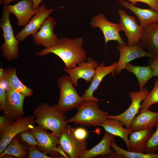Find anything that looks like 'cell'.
<instances>
[{
  "label": "cell",
  "mask_w": 158,
  "mask_h": 158,
  "mask_svg": "<svg viewBox=\"0 0 158 158\" xmlns=\"http://www.w3.org/2000/svg\"><path fill=\"white\" fill-rule=\"evenodd\" d=\"M83 40L81 37L58 39L53 47L45 48L36 52L37 56H43L50 53L58 56L64 62L65 68H73L87 59V53L83 47Z\"/></svg>",
  "instance_id": "cell-1"
},
{
  "label": "cell",
  "mask_w": 158,
  "mask_h": 158,
  "mask_svg": "<svg viewBox=\"0 0 158 158\" xmlns=\"http://www.w3.org/2000/svg\"><path fill=\"white\" fill-rule=\"evenodd\" d=\"M33 114L35 123L45 130H51L59 138L67 124L66 116L47 102L38 105Z\"/></svg>",
  "instance_id": "cell-2"
},
{
  "label": "cell",
  "mask_w": 158,
  "mask_h": 158,
  "mask_svg": "<svg viewBox=\"0 0 158 158\" xmlns=\"http://www.w3.org/2000/svg\"><path fill=\"white\" fill-rule=\"evenodd\" d=\"M76 108L78 110L77 114L66 120L67 124L73 123L77 125L99 126L109 116L107 112L99 108L97 101L85 100Z\"/></svg>",
  "instance_id": "cell-3"
},
{
  "label": "cell",
  "mask_w": 158,
  "mask_h": 158,
  "mask_svg": "<svg viewBox=\"0 0 158 158\" xmlns=\"http://www.w3.org/2000/svg\"><path fill=\"white\" fill-rule=\"evenodd\" d=\"M57 83L59 99L53 106L61 113L64 114L72 108H76L84 101L74 88L69 75H65L59 78Z\"/></svg>",
  "instance_id": "cell-4"
},
{
  "label": "cell",
  "mask_w": 158,
  "mask_h": 158,
  "mask_svg": "<svg viewBox=\"0 0 158 158\" xmlns=\"http://www.w3.org/2000/svg\"><path fill=\"white\" fill-rule=\"evenodd\" d=\"M10 14L4 6L0 20V27L3 31L4 41L1 46L0 50L5 59L8 61L16 59L19 56L20 42L14 35L9 18Z\"/></svg>",
  "instance_id": "cell-5"
},
{
  "label": "cell",
  "mask_w": 158,
  "mask_h": 158,
  "mask_svg": "<svg viewBox=\"0 0 158 158\" xmlns=\"http://www.w3.org/2000/svg\"><path fill=\"white\" fill-rule=\"evenodd\" d=\"M35 116H22L15 119L11 124L0 130V154L2 153L12 140L18 134L35 127Z\"/></svg>",
  "instance_id": "cell-6"
},
{
  "label": "cell",
  "mask_w": 158,
  "mask_h": 158,
  "mask_svg": "<svg viewBox=\"0 0 158 158\" xmlns=\"http://www.w3.org/2000/svg\"><path fill=\"white\" fill-rule=\"evenodd\" d=\"M59 144L71 158H80L87 150L86 140L77 139L74 135L73 128L67 124L59 138Z\"/></svg>",
  "instance_id": "cell-7"
},
{
  "label": "cell",
  "mask_w": 158,
  "mask_h": 158,
  "mask_svg": "<svg viewBox=\"0 0 158 158\" xmlns=\"http://www.w3.org/2000/svg\"><path fill=\"white\" fill-rule=\"evenodd\" d=\"M149 93L145 87L139 91H131L128 95L131 102L128 108L124 112L117 115H109L107 118L119 120L124 124L126 128L130 129L133 118L139 113L141 107V102Z\"/></svg>",
  "instance_id": "cell-8"
},
{
  "label": "cell",
  "mask_w": 158,
  "mask_h": 158,
  "mask_svg": "<svg viewBox=\"0 0 158 158\" xmlns=\"http://www.w3.org/2000/svg\"><path fill=\"white\" fill-rule=\"evenodd\" d=\"M90 24L92 27L101 30L104 36L106 47L108 42L111 40L117 41L120 44H126L120 34V32L122 31L120 24L109 21L103 14L99 13L93 17Z\"/></svg>",
  "instance_id": "cell-9"
},
{
  "label": "cell",
  "mask_w": 158,
  "mask_h": 158,
  "mask_svg": "<svg viewBox=\"0 0 158 158\" xmlns=\"http://www.w3.org/2000/svg\"><path fill=\"white\" fill-rule=\"evenodd\" d=\"M118 13L120 18L119 24L127 38V45L137 44L142 37L144 29L138 25L134 16L128 15L123 10H119Z\"/></svg>",
  "instance_id": "cell-10"
},
{
  "label": "cell",
  "mask_w": 158,
  "mask_h": 158,
  "mask_svg": "<svg viewBox=\"0 0 158 158\" xmlns=\"http://www.w3.org/2000/svg\"><path fill=\"white\" fill-rule=\"evenodd\" d=\"M117 48L119 52L120 57L115 71L116 75L119 74L127 63L135 59L143 57L154 58L156 56L145 51L138 43L131 46L127 45L126 44H119Z\"/></svg>",
  "instance_id": "cell-11"
},
{
  "label": "cell",
  "mask_w": 158,
  "mask_h": 158,
  "mask_svg": "<svg viewBox=\"0 0 158 158\" xmlns=\"http://www.w3.org/2000/svg\"><path fill=\"white\" fill-rule=\"evenodd\" d=\"M60 7L47 9L45 4L39 7L36 13L32 17L28 23L20 32L15 35L16 39L19 42L24 41L29 35H32L40 29L46 19L55 10L61 8Z\"/></svg>",
  "instance_id": "cell-12"
},
{
  "label": "cell",
  "mask_w": 158,
  "mask_h": 158,
  "mask_svg": "<svg viewBox=\"0 0 158 158\" xmlns=\"http://www.w3.org/2000/svg\"><path fill=\"white\" fill-rule=\"evenodd\" d=\"M74 68L63 70L68 74L71 82L75 87L79 85L78 80L80 78L84 79L87 83H90L99 64L97 61L89 57Z\"/></svg>",
  "instance_id": "cell-13"
},
{
  "label": "cell",
  "mask_w": 158,
  "mask_h": 158,
  "mask_svg": "<svg viewBox=\"0 0 158 158\" xmlns=\"http://www.w3.org/2000/svg\"><path fill=\"white\" fill-rule=\"evenodd\" d=\"M31 131L35 137L40 149L53 158L60 157V154L57 152L59 138L54 133L46 131L38 125L35 126Z\"/></svg>",
  "instance_id": "cell-14"
},
{
  "label": "cell",
  "mask_w": 158,
  "mask_h": 158,
  "mask_svg": "<svg viewBox=\"0 0 158 158\" xmlns=\"http://www.w3.org/2000/svg\"><path fill=\"white\" fill-rule=\"evenodd\" d=\"M56 23V20L53 17L49 16L39 30L32 35L35 44L47 48L54 46L58 40L54 32Z\"/></svg>",
  "instance_id": "cell-15"
},
{
  "label": "cell",
  "mask_w": 158,
  "mask_h": 158,
  "mask_svg": "<svg viewBox=\"0 0 158 158\" xmlns=\"http://www.w3.org/2000/svg\"><path fill=\"white\" fill-rule=\"evenodd\" d=\"M6 90L7 102L3 115L8 119L14 120L24 115L23 104L26 97L10 87H7Z\"/></svg>",
  "instance_id": "cell-16"
},
{
  "label": "cell",
  "mask_w": 158,
  "mask_h": 158,
  "mask_svg": "<svg viewBox=\"0 0 158 158\" xmlns=\"http://www.w3.org/2000/svg\"><path fill=\"white\" fill-rule=\"evenodd\" d=\"M117 62H115L111 65L106 66L104 62H102L97 68L91 84L86 89L81 96L84 101L92 100L99 101L98 99L95 97L93 95L98 88L103 79L106 75L111 73L113 77L115 76V72Z\"/></svg>",
  "instance_id": "cell-17"
},
{
  "label": "cell",
  "mask_w": 158,
  "mask_h": 158,
  "mask_svg": "<svg viewBox=\"0 0 158 158\" xmlns=\"http://www.w3.org/2000/svg\"><path fill=\"white\" fill-rule=\"evenodd\" d=\"M31 0H23L13 5L5 6L8 11L16 17L18 25L20 27L25 26L36 13L38 9L33 8Z\"/></svg>",
  "instance_id": "cell-18"
},
{
  "label": "cell",
  "mask_w": 158,
  "mask_h": 158,
  "mask_svg": "<svg viewBox=\"0 0 158 158\" xmlns=\"http://www.w3.org/2000/svg\"><path fill=\"white\" fill-rule=\"evenodd\" d=\"M17 70L16 68L8 67L4 69L3 75L0 78V83L4 85L6 89L10 87L26 97L32 96L33 90L21 82L17 75Z\"/></svg>",
  "instance_id": "cell-19"
},
{
  "label": "cell",
  "mask_w": 158,
  "mask_h": 158,
  "mask_svg": "<svg viewBox=\"0 0 158 158\" xmlns=\"http://www.w3.org/2000/svg\"><path fill=\"white\" fill-rule=\"evenodd\" d=\"M124 7L133 12L137 16L140 23V25L145 28L149 25L158 23V12L152 8H143L135 6L128 1L120 2Z\"/></svg>",
  "instance_id": "cell-20"
},
{
  "label": "cell",
  "mask_w": 158,
  "mask_h": 158,
  "mask_svg": "<svg viewBox=\"0 0 158 158\" xmlns=\"http://www.w3.org/2000/svg\"><path fill=\"white\" fill-rule=\"evenodd\" d=\"M158 123V111L153 112L150 108L140 111V113L133 118L130 128L132 131L150 129Z\"/></svg>",
  "instance_id": "cell-21"
},
{
  "label": "cell",
  "mask_w": 158,
  "mask_h": 158,
  "mask_svg": "<svg viewBox=\"0 0 158 158\" xmlns=\"http://www.w3.org/2000/svg\"><path fill=\"white\" fill-rule=\"evenodd\" d=\"M115 138V136L105 131L101 141L92 149L86 150L80 158H91L99 155H107L111 157L116 152L111 149L110 144Z\"/></svg>",
  "instance_id": "cell-22"
},
{
  "label": "cell",
  "mask_w": 158,
  "mask_h": 158,
  "mask_svg": "<svg viewBox=\"0 0 158 158\" xmlns=\"http://www.w3.org/2000/svg\"><path fill=\"white\" fill-rule=\"evenodd\" d=\"M138 43L143 49L155 56L158 55V23L144 28L143 35Z\"/></svg>",
  "instance_id": "cell-23"
},
{
  "label": "cell",
  "mask_w": 158,
  "mask_h": 158,
  "mask_svg": "<svg viewBox=\"0 0 158 158\" xmlns=\"http://www.w3.org/2000/svg\"><path fill=\"white\" fill-rule=\"evenodd\" d=\"M154 132L153 129L133 131L129 136V151L145 153L147 142Z\"/></svg>",
  "instance_id": "cell-24"
},
{
  "label": "cell",
  "mask_w": 158,
  "mask_h": 158,
  "mask_svg": "<svg viewBox=\"0 0 158 158\" xmlns=\"http://www.w3.org/2000/svg\"><path fill=\"white\" fill-rule=\"evenodd\" d=\"M100 126L103 127L105 131L122 139L128 150H129V135L132 131L130 129L124 128L125 125L122 122L117 119L107 118Z\"/></svg>",
  "instance_id": "cell-25"
},
{
  "label": "cell",
  "mask_w": 158,
  "mask_h": 158,
  "mask_svg": "<svg viewBox=\"0 0 158 158\" xmlns=\"http://www.w3.org/2000/svg\"><path fill=\"white\" fill-rule=\"evenodd\" d=\"M124 69L135 75L138 80L140 90L144 87L147 83L153 76L150 65L143 66H134L129 62L126 65Z\"/></svg>",
  "instance_id": "cell-26"
},
{
  "label": "cell",
  "mask_w": 158,
  "mask_h": 158,
  "mask_svg": "<svg viewBox=\"0 0 158 158\" xmlns=\"http://www.w3.org/2000/svg\"><path fill=\"white\" fill-rule=\"evenodd\" d=\"M13 156L18 158H24L27 155L25 148L19 139L15 137L11 141L3 152L0 154L1 157L6 155Z\"/></svg>",
  "instance_id": "cell-27"
},
{
  "label": "cell",
  "mask_w": 158,
  "mask_h": 158,
  "mask_svg": "<svg viewBox=\"0 0 158 158\" xmlns=\"http://www.w3.org/2000/svg\"><path fill=\"white\" fill-rule=\"evenodd\" d=\"M110 147L117 154L122 156L123 158H158V154L156 153L146 154L126 150L119 147L114 140L111 142Z\"/></svg>",
  "instance_id": "cell-28"
},
{
  "label": "cell",
  "mask_w": 158,
  "mask_h": 158,
  "mask_svg": "<svg viewBox=\"0 0 158 158\" xmlns=\"http://www.w3.org/2000/svg\"><path fill=\"white\" fill-rule=\"evenodd\" d=\"M158 103V80L156 79L152 91L148 94L143 100L140 111L150 108V106Z\"/></svg>",
  "instance_id": "cell-29"
},
{
  "label": "cell",
  "mask_w": 158,
  "mask_h": 158,
  "mask_svg": "<svg viewBox=\"0 0 158 158\" xmlns=\"http://www.w3.org/2000/svg\"><path fill=\"white\" fill-rule=\"evenodd\" d=\"M156 129L149 139L147 144L145 153H156L158 152V123Z\"/></svg>",
  "instance_id": "cell-30"
},
{
  "label": "cell",
  "mask_w": 158,
  "mask_h": 158,
  "mask_svg": "<svg viewBox=\"0 0 158 158\" xmlns=\"http://www.w3.org/2000/svg\"><path fill=\"white\" fill-rule=\"evenodd\" d=\"M19 135L21 139L30 146H39L35 137L31 130L22 132Z\"/></svg>",
  "instance_id": "cell-31"
},
{
  "label": "cell",
  "mask_w": 158,
  "mask_h": 158,
  "mask_svg": "<svg viewBox=\"0 0 158 158\" xmlns=\"http://www.w3.org/2000/svg\"><path fill=\"white\" fill-rule=\"evenodd\" d=\"M28 158H51L45 152H42L36 148V146H31L28 151Z\"/></svg>",
  "instance_id": "cell-32"
},
{
  "label": "cell",
  "mask_w": 158,
  "mask_h": 158,
  "mask_svg": "<svg viewBox=\"0 0 158 158\" xmlns=\"http://www.w3.org/2000/svg\"><path fill=\"white\" fill-rule=\"evenodd\" d=\"M121 2L126 1L130 2L133 5H135L138 2H142L147 4L154 10L158 12V3L156 0H118Z\"/></svg>",
  "instance_id": "cell-33"
},
{
  "label": "cell",
  "mask_w": 158,
  "mask_h": 158,
  "mask_svg": "<svg viewBox=\"0 0 158 158\" xmlns=\"http://www.w3.org/2000/svg\"><path fill=\"white\" fill-rule=\"evenodd\" d=\"M7 102L6 88L4 85L0 83V109L3 111L4 110Z\"/></svg>",
  "instance_id": "cell-34"
},
{
  "label": "cell",
  "mask_w": 158,
  "mask_h": 158,
  "mask_svg": "<svg viewBox=\"0 0 158 158\" xmlns=\"http://www.w3.org/2000/svg\"><path fill=\"white\" fill-rule=\"evenodd\" d=\"M73 133L75 137L80 141L86 140L87 136V132L84 128L79 127L73 129Z\"/></svg>",
  "instance_id": "cell-35"
},
{
  "label": "cell",
  "mask_w": 158,
  "mask_h": 158,
  "mask_svg": "<svg viewBox=\"0 0 158 158\" xmlns=\"http://www.w3.org/2000/svg\"><path fill=\"white\" fill-rule=\"evenodd\" d=\"M148 61L153 76L158 77V55L154 58H150Z\"/></svg>",
  "instance_id": "cell-36"
},
{
  "label": "cell",
  "mask_w": 158,
  "mask_h": 158,
  "mask_svg": "<svg viewBox=\"0 0 158 158\" xmlns=\"http://www.w3.org/2000/svg\"><path fill=\"white\" fill-rule=\"evenodd\" d=\"M14 120L8 119L3 115L0 116V130L8 126L12 123Z\"/></svg>",
  "instance_id": "cell-37"
},
{
  "label": "cell",
  "mask_w": 158,
  "mask_h": 158,
  "mask_svg": "<svg viewBox=\"0 0 158 158\" xmlns=\"http://www.w3.org/2000/svg\"><path fill=\"white\" fill-rule=\"evenodd\" d=\"M33 3V8L35 9H37L40 6V4L43 0H31Z\"/></svg>",
  "instance_id": "cell-38"
},
{
  "label": "cell",
  "mask_w": 158,
  "mask_h": 158,
  "mask_svg": "<svg viewBox=\"0 0 158 158\" xmlns=\"http://www.w3.org/2000/svg\"><path fill=\"white\" fill-rule=\"evenodd\" d=\"M20 0H3L2 3L4 5V6H6L12 2L15 1H20Z\"/></svg>",
  "instance_id": "cell-39"
},
{
  "label": "cell",
  "mask_w": 158,
  "mask_h": 158,
  "mask_svg": "<svg viewBox=\"0 0 158 158\" xmlns=\"http://www.w3.org/2000/svg\"><path fill=\"white\" fill-rule=\"evenodd\" d=\"M3 0H0V4H1L2 3Z\"/></svg>",
  "instance_id": "cell-40"
},
{
  "label": "cell",
  "mask_w": 158,
  "mask_h": 158,
  "mask_svg": "<svg viewBox=\"0 0 158 158\" xmlns=\"http://www.w3.org/2000/svg\"><path fill=\"white\" fill-rule=\"evenodd\" d=\"M157 3H158V0H156Z\"/></svg>",
  "instance_id": "cell-41"
}]
</instances>
